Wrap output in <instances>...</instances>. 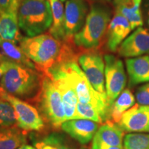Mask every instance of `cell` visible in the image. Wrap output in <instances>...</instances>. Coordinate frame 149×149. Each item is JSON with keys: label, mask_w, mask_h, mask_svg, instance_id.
Segmentation results:
<instances>
[{"label": "cell", "mask_w": 149, "mask_h": 149, "mask_svg": "<svg viewBox=\"0 0 149 149\" xmlns=\"http://www.w3.org/2000/svg\"><path fill=\"white\" fill-rule=\"evenodd\" d=\"M70 44L59 42L49 33H43L35 37H24L19 45L37 70L45 74L52 67L74 53Z\"/></svg>", "instance_id": "cell-1"}, {"label": "cell", "mask_w": 149, "mask_h": 149, "mask_svg": "<svg viewBox=\"0 0 149 149\" xmlns=\"http://www.w3.org/2000/svg\"><path fill=\"white\" fill-rule=\"evenodd\" d=\"M75 58L76 55H72L56 65L60 67L71 83L79 102L93 107L98 112L103 122H107L111 118V107L107 100H104L92 86Z\"/></svg>", "instance_id": "cell-2"}, {"label": "cell", "mask_w": 149, "mask_h": 149, "mask_svg": "<svg viewBox=\"0 0 149 149\" xmlns=\"http://www.w3.org/2000/svg\"><path fill=\"white\" fill-rule=\"evenodd\" d=\"M111 16V9L106 3L102 1L93 3L82 29L72 38V44L86 51L95 50L107 34Z\"/></svg>", "instance_id": "cell-3"}, {"label": "cell", "mask_w": 149, "mask_h": 149, "mask_svg": "<svg viewBox=\"0 0 149 149\" xmlns=\"http://www.w3.org/2000/svg\"><path fill=\"white\" fill-rule=\"evenodd\" d=\"M44 73L10 61L0 79V87L19 99L37 97L42 86Z\"/></svg>", "instance_id": "cell-4"}, {"label": "cell", "mask_w": 149, "mask_h": 149, "mask_svg": "<svg viewBox=\"0 0 149 149\" xmlns=\"http://www.w3.org/2000/svg\"><path fill=\"white\" fill-rule=\"evenodd\" d=\"M19 29L26 37H35L49 30L52 10L48 0H20L17 10Z\"/></svg>", "instance_id": "cell-5"}, {"label": "cell", "mask_w": 149, "mask_h": 149, "mask_svg": "<svg viewBox=\"0 0 149 149\" xmlns=\"http://www.w3.org/2000/svg\"><path fill=\"white\" fill-rule=\"evenodd\" d=\"M40 114L55 128L61 127L66 120L60 93L49 76L44 73L42 86L37 96Z\"/></svg>", "instance_id": "cell-6"}, {"label": "cell", "mask_w": 149, "mask_h": 149, "mask_svg": "<svg viewBox=\"0 0 149 149\" xmlns=\"http://www.w3.org/2000/svg\"><path fill=\"white\" fill-rule=\"evenodd\" d=\"M77 62L95 90L104 100H107L105 86V62L101 54L95 50L86 51L79 55Z\"/></svg>", "instance_id": "cell-7"}, {"label": "cell", "mask_w": 149, "mask_h": 149, "mask_svg": "<svg viewBox=\"0 0 149 149\" xmlns=\"http://www.w3.org/2000/svg\"><path fill=\"white\" fill-rule=\"evenodd\" d=\"M0 97L7 100L13 108L17 126L25 131H39L44 127V121L39 111L21 99L9 94L0 87Z\"/></svg>", "instance_id": "cell-8"}, {"label": "cell", "mask_w": 149, "mask_h": 149, "mask_svg": "<svg viewBox=\"0 0 149 149\" xmlns=\"http://www.w3.org/2000/svg\"><path fill=\"white\" fill-rule=\"evenodd\" d=\"M105 62V86L107 100L112 108L113 103L126 84V74L123 62L113 55L107 54Z\"/></svg>", "instance_id": "cell-9"}, {"label": "cell", "mask_w": 149, "mask_h": 149, "mask_svg": "<svg viewBox=\"0 0 149 149\" xmlns=\"http://www.w3.org/2000/svg\"><path fill=\"white\" fill-rule=\"evenodd\" d=\"M45 74L51 78L60 93L64 104L66 120L77 119V105L79 100L75 90L64 72L59 66L55 65Z\"/></svg>", "instance_id": "cell-10"}, {"label": "cell", "mask_w": 149, "mask_h": 149, "mask_svg": "<svg viewBox=\"0 0 149 149\" xmlns=\"http://www.w3.org/2000/svg\"><path fill=\"white\" fill-rule=\"evenodd\" d=\"M89 12L86 0H66L65 5L66 42L72 43L73 37L84 25Z\"/></svg>", "instance_id": "cell-11"}, {"label": "cell", "mask_w": 149, "mask_h": 149, "mask_svg": "<svg viewBox=\"0 0 149 149\" xmlns=\"http://www.w3.org/2000/svg\"><path fill=\"white\" fill-rule=\"evenodd\" d=\"M117 124L128 133L149 132V106L134 104L122 115Z\"/></svg>", "instance_id": "cell-12"}, {"label": "cell", "mask_w": 149, "mask_h": 149, "mask_svg": "<svg viewBox=\"0 0 149 149\" xmlns=\"http://www.w3.org/2000/svg\"><path fill=\"white\" fill-rule=\"evenodd\" d=\"M120 56L128 58L139 57L149 53V32L144 28L139 27L126 37L117 50Z\"/></svg>", "instance_id": "cell-13"}, {"label": "cell", "mask_w": 149, "mask_h": 149, "mask_svg": "<svg viewBox=\"0 0 149 149\" xmlns=\"http://www.w3.org/2000/svg\"><path fill=\"white\" fill-rule=\"evenodd\" d=\"M65 133L81 144H86L93 139L99 128L98 123L86 119L66 120L61 126Z\"/></svg>", "instance_id": "cell-14"}, {"label": "cell", "mask_w": 149, "mask_h": 149, "mask_svg": "<svg viewBox=\"0 0 149 149\" xmlns=\"http://www.w3.org/2000/svg\"><path fill=\"white\" fill-rule=\"evenodd\" d=\"M132 31L129 22L124 16L115 13L107 31V47L109 51L116 52Z\"/></svg>", "instance_id": "cell-15"}, {"label": "cell", "mask_w": 149, "mask_h": 149, "mask_svg": "<svg viewBox=\"0 0 149 149\" xmlns=\"http://www.w3.org/2000/svg\"><path fill=\"white\" fill-rule=\"evenodd\" d=\"M18 8L15 6L0 13V42L9 41L19 44L23 39L18 23Z\"/></svg>", "instance_id": "cell-16"}, {"label": "cell", "mask_w": 149, "mask_h": 149, "mask_svg": "<svg viewBox=\"0 0 149 149\" xmlns=\"http://www.w3.org/2000/svg\"><path fill=\"white\" fill-rule=\"evenodd\" d=\"M126 65L130 86L149 82V56L128 58Z\"/></svg>", "instance_id": "cell-17"}, {"label": "cell", "mask_w": 149, "mask_h": 149, "mask_svg": "<svg viewBox=\"0 0 149 149\" xmlns=\"http://www.w3.org/2000/svg\"><path fill=\"white\" fill-rule=\"evenodd\" d=\"M142 0H113L115 13L124 16L129 22L132 30L141 27L143 24L141 13Z\"/></svg>", "instance_id": "cell-18"}, {"label": "cell", "mask_w": 149, "mask_h": 149, "mask_svg": "<svg viewBox=\"0 0 149 149\" xmlns=\"http://www.w3.org/2000/svg\"><path fill=\"white\" fill-rule=\"evenodd\" d=\"M124 130L112 122H107L99 127L93 137V144L109 146H122Z\"/></svg>", "instance_id": "cell-19"}, {"label": "cell", "mask_w": 149, "mask_h": 149, "mask_svg": "<svg viewBox=\"0 0 149 149\" xmlns=\"http://www.w3.org/2000/svg\"><path fill=\"white\" fill-rule=\"evenodd\" d=\"M52 10V24L49 34L59 42H66L65 10L60 0H48Z\"/></svg>", "instance_id": "cell-20"}, {"label": "cell", "mask_w": 149, "mask_h": 149, "mask_svg": "<svg viewBox=\"0 0 149 149\" xmlns=\"http://www.w3.org/2000/svg\"><path fill=\"white\" fill-rule=\"evenodd\" d=\"M26 132L17 125L0 127V149H17L25 144Z\"/></svg>", "instance_id": "cell-21"}, {"label": "cell", "mask_w": 149, "mask_h": 149, "mask_svg": "<svg viewBox=\"0 0 149 149\" xmlns=\"http://www.w3.org/2000/svg\"><path fill=\"white\" fill-rule=\"evenodd\" d=\"M0 51L1 53L10 61L37 70L35 64L24 53L18 44L9 41H2L0 42Z\"/></svg>", "instance_id": "cell-22"}, {"label": "cell", "mask_w": 149, "mask_h": 149, "mask_svg": "<svg viewBox=\"0 0 149 149\" xmlns=\"http://www.w3.org/2000/svg\"><path fill=\"white\" fill-rule=\"evenodd\" d=\"M135 99L129 89H124L116 99L111 108V119L118 123L122 115L135 104Z\"/></svg>", "instance_id": "cell-23"}, {"label": "cell", "mask_w": 149, "mask_h": 149, "mask_svg": "<svg viewBox=\"0 0 149 149\" xmlns=\"http://www.w3.org/2000/svg\"><path fill=\"white\" fill-rule=\"evenodd\" d=\"M37 149H72L65 139L64 136L53 133L44 137L34 144Z\"/></svg>", "instance_id": "cell-24"}, {"label": "cell", "mask_w": 149, "mask_h": 149, "mask_svg": "<svg viewBox=\"0 0 149 149\" xmlns=\"http://www.w3.org/2000/svg\"><path fill=\"white\" fill-rule=\"evenodd\" d=\"M123 149H149V134H128L124 138Z\"/></svg>", "instance_id": "cell-25"}, {"label": "cell", "mask_w": 149, "mask_h": 149, "mask_svg": "<svg viewBox=\"0 0 149 149\" xmlns=\"http://www.w3.org/2000/svg\"><path fill=\"white\" fill-rule=\"evenodd\" d=\"M17 125L15 111L11 104L0 97V127Z\"/></svg>", "instance_id": "cell-26"}, {"label": "cell", "mask_w": 149, "mask_h": 149, "mask_svg": "<svg viewBox=\"0 0 149 149\" xmlns=\"http://www.w3.org/2000/svg\"><path fill=\"white\" fill-rule=\"evenodd\" d=\"M77 119H86L97 123H102V117L95 109L88 104H84L78 102L77 105Z\"/></svg>", "instance_id": "cell-27"}, {"label": "cell", "mask_w": 149, "mask_h": 149, "mask_svg": "<svg viewBox=\"0 0 149 149\" xmlns=\"http://www.w3.org/2000/svg\"><path fill=\"white\" fill-rule=\"evenodd\" d=\"M135 97L139 104L149 106V83L139 87L136 92Z\"/></svg>", "instance_id": "cell-28"}, {"label": "cell", "mask_w": 149, "mask_h": 149, "mask_svg": "<svg viewBox=\"0 0 149 149\" xmlns=\"http://www.w3.org/2000/svg\"><path fill=\"white\" fill-rule=\"evenodd\" d=\"M9 61H10V60L7 59L6 57L4 59H2V60L0 61V79H1V78L2 77L3 74L5 73L6 70L7 68H8Z\"/></svg>", "instance_id": "cell-29"}, {"label": "cell", "mask_w": 149, "mask_h": 149, "mask_svg": "<svg viewBox=\"0 0 149 149\" xmlns=\"http://www.w3.org/2000/svg\"><path fill=\"white\" fill-rule=\"evenodd\" d=\"M92 149H123L122 146H109L101 144H92Z\"/></svg>", "instance_id": "cell-30"}, {"label": "cell", "mask_w": 149, "mask_h": 149, "mask_svg": "<svg viewBox=\"0 0 149 149\" xmlns=\"http://www.w3.org/2000/svg\"><path fill=\"white\" fill-rule=\"evenodd\" d=\"M17 149H37V148H35V146H31V145L25 144L22 145L21 146H19Z\"/></svg>", "instance_id": "cell-31"}, {"label": "cell", "mask_w": 149, "mask_h": 149, "mask_svg": "<svg viewBox=\"0 0 149 149\" xmlns=\"http://www.w3.org/2000/svg\"><path fill=\"white\" fill-rule=\"evenodd\" d=\"M4 58H5L4 56H3L2 54L1 53V52H0V61H1V60H2V59H3Z\"/></svg>", "instance_id": "cell-32"}, {"label": "cell", "mask_w": 149, "mask_h": 149, "mask_svg": "<svg viewBox=\"0 0 149 149\" xmlns=\"http://www.w3.org/2000/svg\"><path fill=\"white\" fill-rule=\"evenodd\" d=\"M92 1H110L111 0H92Z\"/></svg>", "instance_id": "cell-33"}, {"label": "cell", "mask_w": 149, "mask_h": 149, "mask_svg": "<svg viewBox=\"0 0 149 149\" xmlns=\"http://www.w3.org/2000/svg\"><path fill=\"white\" fill-rule=\"evenodd\" d=\"M60 1H62V2H64V1H66V0H60Z\"/></svg>", "instance_id": "cell-34"}, {"label": "cell", "mask_w": 149, "mask_h": 149, "mask_svg": "<svg viewBox=\"0 0 149 149\" xmlns=\"http://www.w3.org/2000/svg\"><path fill=\"white\" fill-rule=\"evenodd\" d=\"M148 25H149V18H148Z\"/></svg>", "instance_id": "cell-35"}, {"label": "cell", "mask_w": 149, "mask_h": 149, "mask_svg": "<svg viewBox=\"0 0 149 149\" xmlns=\"http://www.w3.org/2000/svg\"><path fill=\"white\" fill-rule=\"evenodd\" d=\"M82 149H84V148H82Z\"/></svg>", "instance_id": "cell-36"}]
</instances>
